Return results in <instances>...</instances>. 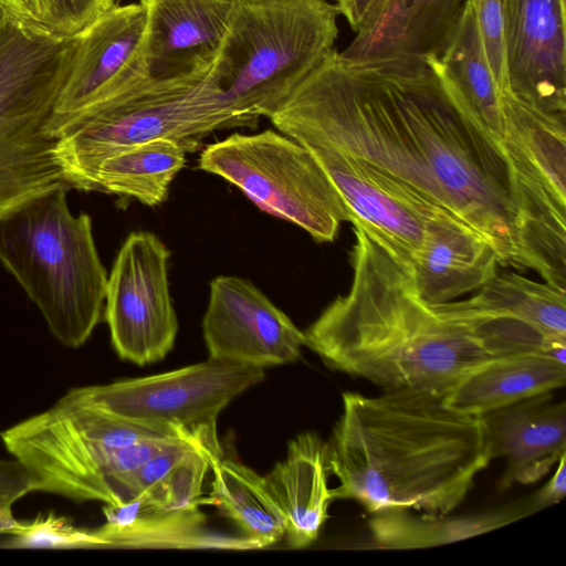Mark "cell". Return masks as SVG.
Returning a JSON list of instances; mask_svg holds the SVG:
<instances>
[{
  "mask_svg": "<svg viewBox=\"0 0 566 566\" xmlns=\"http://www.w3.org/2000/svg\"><path fill=\"white\" fill-rule=\"evenodd\" d=\"M269 118L304 147L336 150L408 186L486 239L501 266L526 269L512 160L440 59L357 66L334 49Z\"/></svg>",
  "mask_w": 566,
  "mask_h": 566,
  "instance_id": "cell-1",
  "label": "cell"
},
{
  "mask_svg": "<svg viewBox=\"0 0 566 566\" xmlns=\"http://www.w3.org/2000/svg\"><path fill=\"white\" fill-rule=\"evenodd\" d=\"M354 228L350 289L304 332L305 346L329 369L382 391L444 396L478 366L518 350L521 319L467 300L424 302L408 263Z\"/></svg>",
  "mask_w": 566,
  "mask_h": 566,
  "instance_id": "cell-2",
  "label": "cell"
},
{
  "mask_svg": "<svg viewBox=\"0 0 566 566\" xmlns=\"http://www.w3.org/2000/svg\"><path fill=\"white\" fill-rule=\"evenodd\" d=\"M327 443L334 500L370 514L389 509L448 514L465 499L490 459L480 416L424 391L343 394Z\"/></svg>",
  "mask_w": 566,
  "mask_h": 566,
  "instance_id": "cell-3",
  "label": "cell"
},
{
  "mask_svg": "<svg viewBox=\"0 0 566 566\" xmlns=\"http://www.w3.org/2000/svg\"><path fill=\"white\" fill-rule=\"evenodd\" d=\"M0 261L60 343L77 348L90 338L102 317L108 276L91 217L72 214L66 189L52 190L0 217Z\"/></svg>",
  "mask_w": 566,
  "mask_h": 566,
  "instance_id": "cell-4",
  "label": "cell"
},
{
  "mask_svg": "<svg viewBox=\"0 0 566 566\" xmlns=\"http://www.w3.org/2000/svg\"><path fill=\"white\" fill-rule=\"evenodd\" d=\"M74 49L73 38L52 33L29 12L0 23V217L71 188L48 126Z\"/></svg>",
  "mask_w": 566,
  "mask_h": 566,
  "instance_id": "cell-5",
  "label": "cell"
},
{
  "mask_svg": "<svg viewBox=\"0 0 566 566\" xmlns=\"http://www.w3.org/2000/svg\"><path fill=\"white\" fill-rule=\"evenodd\" d=\"M211 66L168 80L147 78L65 129L55 155L71 188L93 191L98 165L133 145L165 137L193 151L212 132L255 128L259 119L233 107Z\"/></svg>",
  "mask_w": 566,
  "mask_h": 566,
  "instance_id": "cell-6",
  "label": "cell"
},
{
  "mask_svg": "<svg viewBox=\"0 0 566 566\" xmlns=\"http://www.w3.org/2000/svg\"><path fill=\"white\" fill-rule=\"evenodd\" d=\"M327 0H235L212 72L239 112L270 117L335 49Z\"/></svg>",
  "mask_w": 566,
  "mask_h": 566,
  "instance_id": "cell-7",
  "label": "cell"
},
{
  "mask_svg": "<svg viewBox=\"0 0 566 566\" xmlns=\"http://www.w3.org/2000/svg\"><path fill=\"white\" fill-rule=\"evenodd\" d=\"M198 167L239 188L259 209L333 242L350 213L314 156L294 139L266 129L234 133L203 148Z\"/></svg>",
  "mask_w": 566,
  "mask_h": 566,
  "instance_id": "cell-8",
  "label": "cell"
},
{
  "mask_svg": "<svg viewBox=\"0 0 566 566\" xmlns=\"http://www.w3.org/2000/svg\"><path fill=\"white\" fill-rule=\"evenodd\" d=\"M263 378V368L208 359L158 375L72 391L117 416L219 443V413Z\"/></svg>",
  "mask_w": 566,
  "mask_h": 566,
  "instance_id": "cell-9",
  "label": "cell"
},
{
  "mask_svg": "<svg viewBox=\"0 0 566 566\" xmlns=\"http://www.w3.org/2000/svg\"><path fill=\"white\" fill-rule=\"evenodd\" d=\"M170 254L155 233L132 232L107 279L105 318L112 344L122 359L139 366L163 359L178 333L168 282Z\"/></svg>",
  "mask_w": 566,
  "mask_h": 566,
  "instance_id": "cell-10",
  "label": "cell"
},
{
  "mask_svg": "<svg viewBox=\"0 0 566 566\" xmlns=\"http://www.w3.org/2000/svg\"><path fill=\"white\" fill-rule=\"evenodd\" d=\"M146 22L139 2L115 3L73 38L72 65L48 126L51 136L57 139L82 117L149 78Z\"/></svg>",
  "mask_w": 566,
  "mask_h": 566,
  "instance_id": "cell-11",
  "label": "cell"
},
{
  "mask_svg": "<svg viewBox=\"0 0 566 566\" xmlns=\"http://www.w3.org/2000/svg\"><path fill=\"white\" fill-rule=\"evenodd\" d=\"M202 334L209 359L265 368L301 357L304 332L251 282L219 275L210 282Z\"/></svg>",
  "mask_w": 566,
  "mask_h": 566,
  "instance_id": "cell-12",
  "label": "cell"
},
{
  "mask_svg": "<svg viewBox=\"0 0 566 566\" xmlns=\"http://www.w3.org/2000/svg\"><path fill=\"white\" fill-rule=\"evenodd\" d=\"M305 148L342 196L350 222L409 264L420 252L426 224L439 207L353 157L325 147Z\"/></svg>",
  "mask_w": 566,
  "mask_h": 566,
  "instance_id": "cell-13",
  "label": "cell"
},
{
  "mask_svg": "<svg viewBox=\"0 0 566 566\" xmlns=\"http://www.w3.org/2000/svg\"><path fill=\"white\" fill-rule=\"evenodd\" d=\"M511 93L566 115V0H501Z\"/></svg>",
  "mask_w": 566,
  "mask_h": 566,
  "instance_id": "cell-14",
  "label": "cell"
},
{
  "mask_svg": "<svg viewBox=\"0 0 566 566\" xmlns=\"http://www.w3.org/2000/svg\"><path fill=\"white\" fill-rule=\"evenodd\" d=\"M465 0H374L340 56L357 66L413 69L440 59Z\"/></svg>",
  "mask_w": 566,
  "mask_h": 566,
  "instance_id": "cell-15",
  "label": "cell"
},
{
  "mask_svg": "<svg viewBox=\"0 0 566 566\" xmlns=\"http://www.w3.org/2000/svg\"><path fill=\"white\" fill-rule=\"evenodd\" d=\"M235 0H139L147 22L148 77L168 80L209 67L221 46Z\"/></svg>",
  "mask_w": 566,
  "mask_h": 566,
  "instance_id": "cell-16",
  "label": "cell"
},
{
  "mask_svg": "<svg viewBox=\"0 0 566 566\" xmlns=\"http://www.w3.org/2000/svg\"><path fill=\"white\" fill-rule=\"evenodd\" d=\"M490 461L506 460L501 481L533 484L566 453V405L551 392L532 396L480 416Z\"/></svg>",
  "mask_w": 566,
  "mask_h": 566,
  "instance_id": "cell-17",
  "label": "cell"
},
{
  "mask_svg": "<svg viewBox=\"0 0 566 566\" xmlns=\"http://www.w3.org/2000/svg\"><path fill=\"white\" fill-rule=\"evenodd\" d=\"M408 265L418 295L429 304H441L480 290L500 263L486 239L439 208L426 224L420 252Z\"/></svg>",
  "mask_w": 566,
  "mask_h": 566,
  "instance_id": "cell-18",
  "label": "cell"
},
{
  "mask_svg": "<svg viewBox=\"0 0 566 566\" xmlns=\"http://www.w3.org/2000/svg\"><path fill=\"white\" fill-rule=\"evenodd\" d=\"M106 522L92 528L94 548H221L258 549L247 537L219 535L207 528L199 506L168 510L137 496L104 505Z\"/></svg>",
  "mask_w": 566,
  "mask_h": 566,
  "instance_id": "cell-19",
  "label": "cell"
},
{
  "mask_svg": "<svg viewBox=\"0 0 566 566\" xmlns=\"http://www.w3.org/2000/svg\"><path fill=\"white\" fill-rule=\"evenodd\" d=\"M327 442L314 432L296 436L286 458L265 476L285 518L286 543L292 548L310 546L328 517Z\"/></svg>",
  "mask_w": 566,
  "mask_h": 566,
  "instance_id": "cell-20",
  "label": "cell"
},
{
  "mask_svg": "<svg viewBox=\"0 0 566 566\" xmlns=\"http://www.w3.org/2000/svg\"><path fill=\"white\" fill-rule=\"evenodd\" d=\"M566 363L543 350L492 358L462 377L444 401L481 416L515 401L564 387Z\"/></svg>",
  "mask_w": 566,
  "mask_h": 566,
  "instance_id": "cell-21",
  "label": "cell"
},
{
  "mask_svg": "<svg viewBox=\"0 0 566 566\" xmlns=\"http://www.w3.org/2000/svg\"><path fill=\"white\" fill-rule=\"evenodd\" d=\"M188 148L174 138H155L105 158L93 177V191L134 198L155 207L186 164Z\"/></svg>",
  "mask_w": 566,
  "mask_h": 566,
  "instance_id": "cell-22",
  "label": "cell"
},
{
  "mask_svg": "<svg viewBox=\"0 0 566 566\" xmlns=\"http://www.w3.org/2000/svg\"><path fill=\"white\" fill-rule=\"evenodd\" d=\"M523 513L505 509L463 515H415L408 509H389L371 514L368 528L375 548H429L494 531L522 518Z\"/></svg>",
  "mask_w": 566,
  "mask_h": 566,
  "instance_id": "cell-23",
  "label": "cell"
},
{
  "mask_svg": "<svg viewBox=\"0 0 566 566\" xmlns=\"http://www.w3.org/2000/svg\"><path fill=\"white\" fill-rule=\"evenodd\" d=\"M440 61L471 114L495 140L503 145L505 123L502 94L492 75L470 0H465L460 19Z\"/></svg>",
  "mask_w": 566,
  "mask_h": 566,
  "instance_id": "cell-24",
  "label": "cell"
},
{
  "mask_svg": "<svg viewBox=\"0 0 566 566\" xmlns=\"http://www.w3.org/2000/svg\"><path fill=\"white\" fill-rule=\"evenodd\" d=\"M211 471L210 503L231 518L244 537L256 548L273 545L284 537L285 518L265 476L223 458Z\"/></svg>",
  "mask_w": 566,
  "mask_h": 566,
  "instance_id": "cell-25",
  "label": "cell"
},
{
  "mask_svg": "<svg viewBox=\"0 0 566 566\" xmlns=\"http://www.w3.org/2000/svg\"><path fill=\"white\" fill-rule=\"evenodd\" d=\"M504 142L515 146L563 199L566 172V115L539 111L502 94Z\"/></svg>",
  "mask_w": 566,
  "mask_h": 566,
  "instance_id": "cell-26",
  "label": "cell"
},
{
  "mask_svg": "<svg viewBox=\"0 0 566 566\" xmlns=\"http://www.w3.org/2000/svg\"><path fill=\"white\" fill-rule=\"evenodd\" d=\"M467 301L511 314L547 336L566 338V292L511 271L499 272Z\"/></svg>",
  "mask_w": 566,
  "mask_h": 566,
  "instance_id": "cell-27",
  "label": "cell"
},
{
  "mask_svg": "<svg viewBox=\"0 0 566 566\" xmlns=\"http://www.w3.org/2000/svg\"><path fill=\"white\" fill-rule=\"evenodd\" d=\"M115 3V0H33L31 12L52 33L74 38Z\"/></svg>",
  "mask_w": 566,
  "mask_h": 566,
  "instance_id": "cell-28",
  "label": "cell"
},
{
  "mask_svg": "<svg viewBox=\"0 0 566 566\" xmlns=\"http://www.w3.org/2000/svg\"><path fill=\"white\" fill-rule=\"evenodd\" d=\"M470 2L494 81L501 94L511 92L501 0H470Z\"/></svg>",
  "mask_w": 566,
  "mask_h": 566,
  "instance_id": "cell-29",
  "label": "cell"
},
{
  "mask_svg": "<svg viewBox=\"0 0 566 566\" xmlns=\"http://www.w3.org/2000/svg\"><path fill=\"white\" fill-rule=\"evenodd\" d=\"M35 491L38 482L22 463L13 458L0 459V497L13 504Z\"/></svg>",
  "mask_w": 566,
  "mask_h": 566,
  "instance_id": "cell-30",
  "label": "cell"
},
{
  "mask_svg": "<svg viewBox=\"0 0 566 566\" xmlns=\"http://www.w3.org/2000/svg\"><path fill=\"white\" fill-rule=\"evenodd\" d=\"M566 492V453L562 454L557 468L547 483L535 494L533 505L536 510L557 504Z\"/></svg>",
  "mask_w": 566,
  "mask_h": 566,
  "instance_id": "cell-31",
  "label": "cell"
},
{
  "mask_svg": "<svg viewBox=\"0 0 566 566\" xmlns=\"http://www.w3.org/2000/svg\"><path fill=\"white\" fill-rule=\"evenodd\" d=\"M374 0H336L339 14L344 15L350 28L357 32Z\"/></svg>",
  "mask_w": 566,
  "mask_h": 566,
  "instance_id": "cell-32",
  "label": "cell"
},
{
  "mask_svg": "<svg viewBox=\"0 0 566 566\" xmlns=\"http://www.w3.org/2000/svg\"><path fill=\"white\" fill-rule=\"evenodd\" d=\"M23 524L14 517L12 503L0 497V534H14L23 527Z\"/></svg>",
  "mask_w": 566,
  "mask_h": 566,
  "instance_id": "cell-33",
  "label": "cell"
},
{
  "mask_svg": "<svg viewBox=\"0 0 566 566\" xmlns=\"http://www.w3.org/2000/svg\"><path fill=\"white\" fill-rule=\"evenodd\" d=\"M14 12H31L28 0H0V23L3 19ZM32 13V12H31Z\"/></svg>",
  "mask_w": 566,
  "mask_h": 566,
  "instance_id": "cell-34",
  "label": "cell"
},
{
  "mask_svg": "<svg viewBox=\"0 0 566 566\" xmlns=\"http://www.w3.org/2000/svg\"><path fill=\"white\" fill-rule=\"evenodd\" d=\"M28 1H29V4H30V8H31V3H32L33 0H28Z\"/></svg>",
  "mask_w": 566,
  "mask_h": 566,
  "instance_id": "cell-35",
  "label": "cell"
},
{
  "mask_svg": "<svg viewBox=\"0 0 566 566\" xmlns=\"http://www.w3.org/2000/svg\"><path fill=\"white\" fill-rule=\"evenodd\" d=\"M117 1H118L117 3H119L122 0H117Z\"/></svg>",
  "mask_w": 566,
  "mask_h": 566,
  "instance_id": "cell-36",
  "label": "cell"
}]
</instances>
